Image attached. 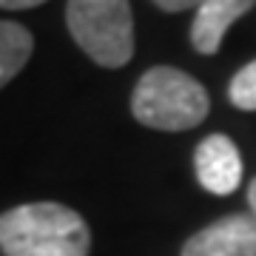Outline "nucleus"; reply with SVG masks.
<instances>
[{
    "label": "nucleus",
    "mask_w": 256,
    "mask_h": 256,
    "mask_svg": "<svg viewBox=\"0 0 256 256\" xmlns=\"http://www.w3.org/2000/svg\"><path fill=\"white\" fill-rule=\"evenodd\" d=\"M0 250L6 256H88L92 230L60 202H32L0 214Z\"/></svg>",
    "instance_id": "f257e3e1"
},
{
    "label": "nucleus",
    "mask_w": 256,
    "mask_h": 256,
    "mask_svg": "<svg viewBox=\"0 0 256 256\" xmlns=\"http://www.w3.org/2000/svg\"><path fill=\"white\" fill-rule=\"evenodd\" d=\"M210 100L191 74L156 66L140 77L131 94V114L142 126L156 131H188L208 117Z\"/></svg>",
    "instance_id": "f03ea898"
},
{
    "label": "nucleus",
    "mask_w": 256,
    "mask_h": 256,
    "mask_svg": "<svg viewBox=\"0 0 256 256\" xmlns=\"http://www.w3.org/2000/svg\"><path fill=\"white\" fill-rule=\"evenodd\" d=\"M66 23L74 43L97 66L120 68L134 54V18L128 0H68Z\"/></svg>",
    "instance_id": "7ed1b4c3"
},
{
    "label": "nucleus",
    "mask_w": 256,
    "mask_h": 256,
    "mask_svg": "<svg viewBox=\"0 0 256 256\" xmlns=\"http://www.w3.org/2000/svg\"><path fill=\"white\" fill-rule=\"evenodd\" d=\"M182 256H256V216L230 214L196 230L182 245Z\"/></svg>",
    "instance_id": "20e7f679"
},
{
    "label": "nucleus",
    "mask_w": 256,
    "mask_h": 256,
    "mask_svg": "<svg viewBox=\"0 0 256 256\" xmlns=\"http://www.w3.org/2000/svg\"><path fill=\"white\" fill-rule=\"evenodd\" d=\"M194 168H196V180L202 188L220 196L234 194L242 180L239 151L225 134H210L202 140L194 154Z\"/></svg>",
    "instance_id": "39448f33"
},
{
    "label": "nucleus",
    "mask_w": 256,
    "mask_h": 256,
    "mask_svg": "<svg viewBox=\"0 0 256 256\" xmlns=\"http://www.w3.org/2000/svg\"><path fill=\"white\" fill-rule=\"evenodd\" d=\"M256 6V0H202L191 26V43L200 54H216L234 20Z\"/></svg>",
    "instance_id": "423d86ee"
},
{
    "label": "nucleus",
    "mask_w": 256,
    "mask_h": 256,
    "mask_svg": "<svg viewBox=\"0 0 256 256\" xmlns=\"http://www.w3.org/2000/svg\"><path fill=\"white\" fill-rule=\"evenodd\" d=\"M32 52H34L32 32L18 23L0 20V88L18 77L20 68L28 63Z\"/></svg>",
    "instance_id": "0eeeda50"
},
{
    "label": "nucleus",
    "mask_w": 256,
    "mask_h": 256,
    "mask_svg": "<svg viewBox=\"0 0 256 256\" xmlns=\"http://www.w3.org/2000/svg\"><path fill=\"white\" fill-rule=\"evenodd\" d=\"M228 97H230V102H234L236 108L256 111V60L236 72V77L230 80Z\"/></svg>",
    "instance_id": "6e6552de"
},
{
    "label": "nucleus",
    "mask_w": 256,
    "mask_h": 256,
    "mask_svg": "<svg viewBox=\"0 0 256 256\" xmlns=\"http://www.w3.org/2000/svg\"><path fill=\"white\" fill-rule=\"evenodd\" d=\"M156 9H162V12H185V9H200V3L202 0H151Z\"/></svg>",
    "instance_id": "1a4fd4ad"
},
{
    "label": "nucleus",
    "mask_w": 256,
    "mask_h": 256,
    "mask_svg": "<svg viewBox=\"0 0 256 256\" xmlns=\"http://www.w3.org/2000/svg\"><path fill=\"white\" fill-rule=\"evenodd\" d=\"M46 0H0V9H34Z\"/></svg>",
    "instance_id": "9d476101"
},
{
    "label": "nucleus",
    "mask_w": 256,
    "mask_h": 256,
    "mask_svg": "<svg viewBox=\"0 0 256 256\" xmlns=\"http://www.w3.org/2000/svg\"><path fill=\"white\" fill-rule=\"evenodd\" d=\"M248 202H250V208H254V216H256V180L250 182V188H248Z\"/></svg>",
    "instance_id": "9b49d317"
}]
</instances>
